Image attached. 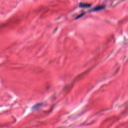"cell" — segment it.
<instances>
[{
  "mask_svg": "<svg viewBox=\"0 0 128 128\" xmlns=\"http://www.w3.org/2000/svg\"><path fill=\"white\" fill-rule=\"evenodd\" d=\"M90 6H91V5H89L88 4H82V3L80 4V7L81 8H86L89 7Z\"/></svg>",
  "mask_w": 128,
  "mask_h": 128,
  "instance_id": "1",
  "label": "cell"
},
{
  "mask_svg": "<svg viewBox=\"0 0 128 128\" xmlns=\"http://www.w3.org/2000/svg\"><path fill=\"white\" fill-rule=\"evenodd\" d=\"M104 6H98L97 7H95L93 11H99L100 10H102V9H103L104 8Z\"/></svg>",
  "mask_w": 128,
  "mask_h": 128,
  "instance_id": "2",
  "label": "cell"
}]
</instances>
